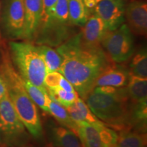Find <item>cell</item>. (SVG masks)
Returning a JSON list of instances; mask_svg holds the SVG:
<instances>
[{
	"instance_id": "obj_1",
	"label": "cell",
	"mask_w": 147,
	"mask_h": 147,
	"mask_svg": "<svg viewBox=\"0 0 147 147\" xmlns=\"http://www.w3.org/2000/svg\"><path fill=\"white\" fill-rule=\"evenodd\" d=\"M56 50L62 58L59 72L70 82L80 98L85 100L94 89L97 78L112 61L102 46L91 47L84 44L79 32Z\"/></svg>"
},
{
	"instance_id": "obj_2",
	"label": "cell",
	"mask_w": 147,
	"mask_h": 147,
	"mask_svg": "<svg viewBox=\"0 0 147 147\" xmlns=\"http://www.w3.org/2000/svg\"><path fill=\"white\" fill-rule=\"evenodd\" d=\"M0 76L3 78L12 106L27 130L40 140L44 135L38 108L24 87L23 79L11 60L9 49L0 34Z\"/></svg>"
},
{
	"instance_id": "obj_3",
	"label": "cell",
	"mask_w": 147,
	"mask_h": 147,
	"mask_svg": "<svg viewBox=\"0 0 147 147\" xmlns=\"http://www.w3.org/2000/svg\"><path fill=\"white\" fill-rule=\"evenodd\" d=\"M84 100L92 113L106 125L119 131L131 129L132 102L126 87H95Z\"/></svg>"
},
{
	"instance_id": "obj_4",
	"label": "cell",
	"mask_w": 147,
	"mask_h": 147,
	"mask_svg": "<svg viewBox=\"0 0 147 147\" xmlns=\"http://www.w3.org/2000/svg\"><path fill=\"white\" fill-rule=\"evenodd\" d=\"M8 49L12 63L23 80L47 90L45 78L47 71L36 46L30 41H10Z\"/></svg>"
},
{
	"instance_id": "obj_5",
	"label": "cell",
	"mask_w": 147,
	"mask_h": 147,
	"mask_svg": "<svg viewBox=\"0 0 147 147\" xmlns=\"http://www.w3.org/2000/svg\"><path fill=\"white\" fill-rule=\"evenodd\" d=\"M29 134L7 94L0 100V146H25L29 140Z\"/></svg>"
},
{
	"instance_id": "obj_6",
	"label": "cell",
	"mask_w": 147,
	"mask_h": 147,
	"mask_svg": "<svg viewBox=\"0 0 147 147\" xmlns=\"http://www.w3.org/2000/svg\"><path fill=\"white\" fill-rule=\"evenodd\" d=\"M101 45L108 58L117 63L129 60L135 52L133 34L125 23L115 30L107 31Z\"/></svg>"
},
{
	"instance_id": "obj_7",
	"label": "cell",
	"mask_w": 147,
	"mask_h": 147,
	"mask_svg": "<svg viewBox=\"0 0 147 147\" xmlns=\"http://www.w3.org/2000/svg\"><path fill=\"white\" fill-rule=\"evenodd\" d=\"M0 16L3 36L12 40H24L25 17L23 0H5Z\"/></svg>"
},
{
	"instance_id": "obj_8",
	"label": "cell",
	"mask_w": 147,
	"mask_h": 147,
	"mask_svg": "<svg viewBox=\"0 0 147 147\" xmlns=\"http://www.w3.org/2000/svg\"><path fill=\"white\" fill-rule=\"evenodd\" d=\"M76 134L82 147H113L118 134L107 127L93 126L83 123L78 125Z\"/></svg>"
},
{
	"instance_id": "obj_9",
	"label": "cell",
	"mask_w": 147,
	"mask_h": 147,
	"mask_svg": "<svg viewBox=\"0 0 147 147\" xmlns=\"http://www.w3.org/2000/svg\"><path fill=\"white\" fill-rule=\"evenodd\" d=\"M125 0H102L97 3L90 14L102 19L108 31H113L124 23Z\"/></svg>"
},
{
	"instance_id": "obj_10",
	"label": "cell",
	"mask_w": 147,
	"mask_h": 147,
	"mask_svg": "<svg viewBox=\"0 0 147 147\" xmlns=\"http://www.w3.org/2000/svg\"><path fill=\"white\" fill-rule=\"evenodd\" d=\"M125 19L132 34L145 36L147 32V3L144 0H131L126 4Z\"/></svg>"
},
{
	"instance_id": "obj_11",
	"label": "cell",
	"mask_w": 147,
	"mask_h": 147,
	"mask_svg": "<svg viewBox=\"0 0 147 147\" xmlns=\"http://www.w3.org/2000/svg\"><path fill=\"white\" fill-rule=\"evenodd\" d=\"M130 76L131 74L127 66L112 61L97 78L95 87L100 86L124 87L127 84Z\"/></svg>"
},
{
	"instance_id": "obj_12",
	"label": "cell",
	"mask_w": 147,
	"mask_h": 147,
	"mask_svg": "<svg viewBox=\"0 0 147 147\" xmlns=\"http://www.w3.org/2000/svg\"><path fill=\"white\" fill-rule=\"evenodd\" d=\"M25 9V34L24 40H34L42 18V0H23Z\"/></svg>"
},
{
	"instance_id": "obj_13",
	"label": "cell",
	"mask_w": 147,
	"mask_h": 147,
	"mask_svg": "<svg viewBox=\"0 0 147 147\" xmlns=\"http://www.w3.org/2000/svg\"><path fill=\"white\" fill-rule=\"evenodd\" d=\"M104 22L94 14H90L87 22L79 32L82 41L91 47H100L107 32Z\"/></svg>"
},
{
	"instance_id": "obj_14",
	"label": "cell",
	"mask_w": 147,
	"mask_h": 147,
	"mask_svg": "<svg viewBox=\"0 0 147 147\" xmlns=\"http://www.w3.org/2000/svg\"><path fill=\"white\" fill-rule=\"evenodd\" d=\"M69 113L71 119L77 125L83 123L93 126H102L106 125L100 121L91 112L87 104L83 100L78 97L76 102L68 107L65 108Z\"/></svg>"
},
{
	"instance_id": "obj_15",
	"label": "cell",
	"mask_w": 147,
	"mask_h": 147,
	"mask_svg": "<svg viewBox=\"0 0 147 147\" xmlns=\"http://www.w3.org/2000/svg\"><path fill=\"white\" fill-rule=\"evenodd\" d=\"M50 138L55 147H82L76 132L62 125L52 127Z\"/></svg>"
},
{
	"instance_id": "obj_16",
	"label": "cell",
	"mask_w": 147,
	"mask_h": 147,
	"mask_svg": "<svg viewBox=\"0 0 147 147\" xmlns=\"http://www.w3.org/2000/svg\"><path fill=\"white\" fill-rule=\"evenodd\" d=\"M129 97L132 103L147 102V78L136 76H130L125 86Z\"/></svg>"
},
{
	"instance_id": "obj_17",
	"label": "cell",
	"mask_w": 147,
	"mask_h": 147,
	"mask_svg": "<svg viewBox=\"0 0 147 147\" xmlns=\"http://www.w3.org/2000/svg\"><path fill=\"white\" fill-rule=\"evenodd\" d=\"M47 107L49 113L62 126L71 129L76 133L78 125L75 123L74 121L71 119L67 110L55 100H53L49 94H47Z\"/></svg>"
},
{
	"instance_id": "obj_18",
	"label": "cell",
	"mask_w": 147,
	"mask_h": 147,
	"mask_svg": "<svg viewBox=\"0 0 147 147\" xmlns=\"http://www.w3.org/2000/svg\"><path fill=\"white\" fill-rule=\"evenodd\" d=\"M146 134L131 129H123L118 134L113 147H146Z\"/></svg>"
},
{
	"instance_id": "obj_19",
	"label": "cell",
	"mask_w": 147,
	"mask_h": 147,
	"mask_svg": "<svg viewBox=\"0 0 147 147\" xmlns=\"http://www.w3.org/2000/svg\"><path fill=\"white\" fill-rule=\"evenodd\" d=\"M38 50L45 63L48 72L59 71L62 63V58L57 51L50 46L40 45L37 46Z\"/></svg>"
},
{
	"instance_id": "obj_20",
	"label": "cell",
	"mask_w": 147,
	"mask_h": 147,
	"mask_svg": "<svg viewBox=\"0 0 147 147\" xmlns=\"http://www.w3.org/2000/svg\"><path fill=\"white\" fill-rule=\"evenodd\" d=\"M68 12L69 21L74 27H82L90 15L82 0H69Z\"/></svg>"
},
{
	"instance_id": "obj_21",
	"label": "cell",
	"mask_w": 147,
	"mask_h": 147,
	"mask_svg": "<svg viewBox=\"0 0 147 147\" xmlns=\"http://www.w3.org/2000/svg\"><path fill=\"white\" fill-rule=\"evenodd\" d=\"M129 65L130 74L142 78L147 77V51L143 47L134 53Z\"/></svg>"
},
{
	"instance_id": "obj_22",
	"label": "cell",
	"mask_w": 147,
	"mask_h": 147,
	"mask_svg": "<svg viewBox=\"0 0 147 147\" xmlns=\"http://www.w3.org/2000/svg\"><path fill=\"white\" fill-rule=\"evenodd\" d=\"M23 84L29 96L34 102V104L41 108L43 111L49 113L47 102V90L40 89L25 80H23Z\"/></svg>"
},
{
	"instance_id": "obj_23",
	"label": "cell",
	"mask_w": 147,
	"mask_h": 147,
	"mask_svg": "<svg viewBox=\"0 0 147 147\" xmlns=\"http://www.w3.org/2000/svg\"><path fill=\"white\" fill-rule=\"evenodd\" d=\"M47 93L51 98L55 102L67 108L76 102L78 98L76 91H67L65 90L57 88V89H47Z\"/></svg>"
},
{
	"instance_id": "obj_24",
	"label": "cell",
	"mask_w": 147,
	"mask_h": 147,
	"mask_svg": "<svg viewBox=\"0 0 147 147\" xmlns=\"http://www.w3.org/2000/svg\"><path fill=\"white\" fill-rule=\"evenodd\" d=\"M63 76L58 71L48 72L45 78V86L46 89H57L60 88L61 82Z\"/></svg>"
},
{
	"instance_id": "obj_25",
	"label": "cell",
	"mask_w": 147,
	"mask_h": 147,
	"mask_svg": "<svg viewBox=\"0 0 147 147\" xmlns=\"http://www.w3.org/2000/svg\"><path fill=\"white\" fill-rule=\"evenodd\" d=\"M58 0H42V18L41 20L48 14V12L53 8Z\"/></svg>"
},
{
	"instance_id": "obj_26",
	"label": "cell",
	"mask_w": 147,
	"mask_h": 147,
	"mask_svg": "<svg viewBox=\"0 0 147 147\" xmlns=\"http://www.w3.org/2000/svg\"><path fill=\"white\" fill-rule=\"evenodd\" d=\"M84 5L86 6L88 10H89V12L94 8V7L96 5V4L99 1H102V0H82Z\"/></svg>"
},
{
	"instance_id": "obj_27",
	"label": "cell",
	"mask_w": 147,
	"mask_h": 147,
	"mask_svg": "<svg viewBox=\"0 0 147 147\" xmlns=\"http://www.w3.org/2000/svg\"><path fill=\"white\" fill-rule=\"evenodd\" d=\"M7 94H8V93H7L6 86H5V84L4 81H3V78L0 76V100Z\"/></svg>"
},
{
	"instance_id": "obj_28",
	"label": "cell",
	"mask_w": 147,
	"mask_h": 147,
	"mask_svg": "<svg viewBox=\"0 0 147 147\" xmlns=\"http://www.w3.org/2000/svg\"><path fill=\"white\" fill-rule=\"evenodd\" d=\"M45 147H55L53 146V145H47V146H46Z\"/></svg>"
},
{
	"instance_id": "obj_29",
	"label": "cell",
	"mask_w": 147,
	"mask_h": 147,
	"mask_svg": "<svg viewBox=\"0 0 147 147\" xmlns=\"http://www.w3.org/2000/svg\"><path fill=\"white\" fill-rule=\"evenodd\" d=\"M1 2H0V14H1Z\"/></svg>"
},
{
	"instance_id": "obj_30",
	"label": "cell",
	"mask_w": 147,
	"mask_h": 147,
	"mask_svg": "<svg viewBox=\"0 0 147 147\" xmlns=\"http://www.w3.org/2000/svg\"><path fill=\"white\" fill-rule=\"evenodd\" d=\"M14 147H31V146H14Z\"/></svg>"
}]
</instances>
